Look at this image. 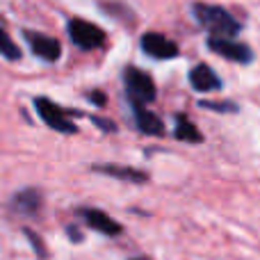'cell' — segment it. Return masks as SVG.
I'll list each match as a JSON object with an SVG mask.
<instances>
[{
    "mask_svg": "<svg viewBox=\"0 0 260 260\" xmlns=\"http://www.w3.org/2000/svg\"><path fill=\"white\" fill-rule=\"evenodd\" d=\"M14 208H16L18 212H23V215H35V212H39V208H41L39 192H35V189H25V192L16 194V199H14Z\"/></svg>",
    "mask_w": 260,
    "mask_h": 260,
    "instance_id": "obj_13",
    "label": "cell"
},
{
    "mask_svg": "<svg viewBox=\"0 0 260 260\" xmlns=\"http://www.w3.org/2000/svg\"><path fill=\"white\" fill-rule=\"evenodd\" d=\"M133 260H148V258H133Z\"/></svg>",
    "mask_w": 260,
    "mask_h": 260,
    "instance_id": "obj_18",
    "label": "cell"
},
{
    "mask_svg": "<svg viewBox=\"0 0 260 260\" xmlns=\"http://www.w3.org/2000/svg\"><path fill=\"white\" fill-rule=\"evenodd\" d=\"M89 99L94 101L96 105H105V96L101 94V91H94V94H89Z\"/></svg>",
    "mask_w": 260,
    "mask_h": 260,
    "instance_id": "obj_17",
    "label": "cell"
},
{
    "mask_svg": "<svg viewBox=\"0 0 260 260\" xmlns=\"http://www.w3.org/2000/svg\"><path fill=\"white\" fill-rule=\"evenodd\" d=\"M123 82H126L128 99L133 105H146L155 101V96H157L155 82H153V78L148 73L139 71L135 67H128L126 73H123Z\"/></svg>",
    "mask_w": 260,
    "mask_h": 260,
    "instance_id": "obj_2",
    "label": "cell"
},
{
    "mask_svg": "<svg viewBox=\"0 0 260 260\" xmlns=\"http://www.w3.org/2000/svg\"><path fill=\"white\" fill-rule=\"evenodd\" d=\"M82 219H85V224L89 226V229L99 231V233L103 235H119L121 233V224H119L117 219H112V217L108 215V212L103 210H96V208H85V210L80 212Z\"/></svg>",
    "mask_w": 260,
    "mask_h": 260,
    "instance_id": "obj_8",
    "label": "cell"
},
{
    "mask_svg": "<svg viewBox=\"0 0 260 260\" xmlns=\"http://www.w3.org/2000/svg\"><path fill=\"white\" fill-rule=\"evenodd\" d=\"M189 85H192L197 91H201V94L219 91L221 89V78L217 76L208 64H197V67L189 71Z\"/></svg>",
    "mask_w": 260,
    "mask_h": 260,
    "instance_id": "obj_9",
    "label": "cell"
},
{
    "mask_svg": "<svg viewBox=\"0 0 260 260\" xmlns=\"http://www.w3.org/2000/svg\"><path fill=\"white\" fill-rule=\"evenodd\" d=\"M192 14L199 21V25L212 37V39H238L242 32V21L229 12L221 5L212 3H194Z\"/></svg>",
    "mask_w": 260,
    "mask_h": 260,
    "instance_id": "obj_1",
    "label": "cell"
},
{
    "mask_svg": "<svg viewBox=\"0 0 260 260\" xmlns=\"http://www.w3.org/2000/svg\"><path fill=\"white\" fill-rule=\"evenodd\" d=\"M23 37H25L32 53L39 59H44V62H57L59 55H62V46H59V41L53 39V37L41 35V32H32V30H25Z\"/></svg>",
    "mask_w": 260,
    "mask_h": 260,
    "instance_id": "obj_7",
    "label": "cell"
},
{
    "mask_svg": "<svg viewBox=\"0 0 260 260\" xmlns=\"http://www.w3.org/2000/svg\"><path fill=\"white\" fill-rule=\"evenodd\" d=\"M27 238H30V242H32V247L37 249V253H39L41 258H46V249H44V244H41V240L37 238L35 233H32V231H27Z\"/></svg>",
    "mask_w": 260,
    "mask_h": 260,
    "instance_id": "obj_16",
    "label": "cell"
},
{
    "mask_svg": "<svg viewBox=\"0 0 260 260\" xmlns=\"http://www.w3.org/2000/svg\"><path fill=\"white\" fill-rule=\"evenodd\" d=\"M208 48L215 55H219V57L229 59L233 64H242V67L251 64L253 57H256L251 46L238 39H212V37H208Z\"/></svg>",
    "mask_w": 260,
    "mask_h": 260,
    "instance_id": "obj_3",
    "label": "cell"
},
{
    "mask_svg": "<svg viewBox=\"0 0 260 260\" xmlns=\"http://www.w3.org/2000/svg\"><path fill=\"white\" fill-rule=\"evenodd\" d=\"M133 110H135V123H137L139 133L151 135V137L165 135V123H162V119L155 112L146 110L144 105H133Z\"/></svg>",
    "mask_w": 260,
    "mask_h": 260,
    "instance_id": "obj_10",
    "label": "cell"
},
{
    "mask_svg": "<svg viewBox=\"0 0 260 260\" xmlns=\"http://www.w3.org/2000/svg\"><path fill=\"white\" fill-rule=\"evenodd\" d=\"M203 110H212V112H221V114H235L240 112V108L233 103V101H201Z\"/></svg>",
    "mask_w": 260,
    "mask_h": 260,
    "instance_id": "obj_15",
    "label": "cell"
},
{
    "mask_svg": "<svg viewBox=\"0 0 260 260\" xmlns=\"http://www.w3.org/2000/svg\"><path fill=\"white\" fill-rule=\"evenodd\" d=\"M176 139L180 142H187V144H201L203 142V135L201 130L194 126L185 114H176V130H174Z\"/></svg>",
    "mask_w": 260,
    "mask_h": 260,
    "instance_id": "obj_12",
    "label": "cell"
},
{
    "mask_svg": "<svg viewBox=\"0 0 260 260\" xmlns=\"http://www.w3.org/2000/svg\"><path fill=\"white\" fill-rule=\"evenodd\" d=\"M139 44H142L144 53L153 59H174V57H178V53H180L176 41H171L169 37L160 35V32H146Z\"/></svg>",
    "mask_w": 260,
    "mask_h": 260,
    "instance_id": "obj_6",
    "label": "cell"
},
{
    "mask_svg": "<svg viewBox=\"0 0 260 260\" xmlns=\"http://www.w3.org/2000/svg\"><path fill=\"white\" fill-rule=\"evenodd\" d=\"M69 37H71V41L78 48H85V50L101 48L105 44V32L99 25H94L89 21H82V18L69 21Z\"/></svg>",
    "mask_w": 260,
    "mask_h": 260,
    "instance_id": "obj_4",
    "label": "cell"
},
{
    "mask_svg": "<svg viewBox=\"0 0 260 260\" xmlns=\"http://www.w3.org/2000/svg\"><path fill=\"white\" fill-rule=\"evenodd\" d=\"M0 55L7 59H18L21 57V50H18V46L12 41V37L5 32V27L0 25Z\"/></svg>",
    "mask_w": 260,
    "mask_h": 260,
    "instance_id": "obj_14",
    "label": "cell"
},
{
    "mask_svg": "<svg viewBox=\"0 0 260 260\" xmlns=\"http://www.w3.org/2000/svg\"><path fill=\"white\" fill-rule=\"evenodd\" d=\"M96 171H101V174H108V176H112V178H119V180H130V183H146V180H148L146 171L133 169V167L101 165V167H96Z\"/></svg>",
    "mask_w": 260,
    "mask_h": 260,
    "instance_id": "obj_11",
    "label": "cell"
},
{
    "mask_svg": "<svg viewBox=\"0 0 260 260\" xmlns=\"http://www.w3.org/2000/svg\"><path fill=\"white\" fill-rule=\"evenodd\" d=\"M35 108L37 112H39V117L44 119L46 126H50L53 130H57V133H76V123L69 119V114L64 112L59 105H55L53 101L48 99H37L35 101Z\"/></svg>",
    "mask_w": 260,
    "mask_h": 260,
    "instance_id": "obj_5",
    "label": "cell"
}]
</instances>
